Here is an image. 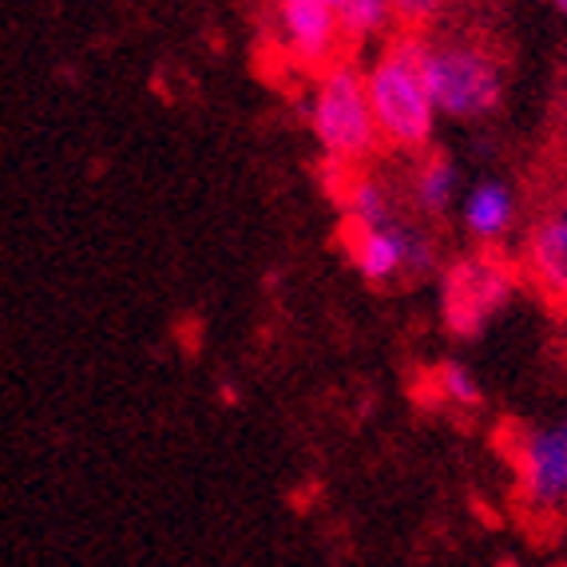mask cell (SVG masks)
<instances>
[{"instance_id": "obj_1", "label": "cell", "mask_w": 567, "mask_h": 567, "mask_svg": "<svg viewBox=\"0 0 567 567\" xmlns=\"http://www.w3.org/2000/svg\"><path fill=\"white\" fill-rule=\"evenodd\" d=\"M504 40L492 29H445L425 40L429 92L441 112L456 120H481L504 100Z\"/></svg>"}, {"instance_id": "obj_2", "label": "cell", "mask_w": 567, "mask_h": 567, "mask_svg": "<svg viewBox=\"0 0 567 567\" xmlns=\"http://www.w3.org/2000/svg\"><path fill=\"white\" fill-rule=\"evenodd\" d=\"M365 95L385 147L425 152L433 135V92L425 72V37H398L365 76Z\"/></svg>"}, {"instance_id": "obj_3", "label": "cell", "mask_w": 567, "mask_h": 567, "mask_svg": "<svg viewBox=\"0 0 567 567\" xmlns=\"http://www.w3.org/2000/svg\"><path fill=\"white\" fill-rule=\"evenodd\" d=\"M310 123L318 143H322V152L333 163L361 167V163L373 159L385 147L378 132V120H373V107H369L365 76H358L350 64L318 76Z\"/></svg>"}, {"instance_id": "obj_4", "label": "cell", "mask_w": 567, "mask_h": 567, "mask_svg": "<svg viewBox=\"0 0 567 567\" xmlns=\"http://www.w3.org/2000/svg\"><path fill=\"white\" fill-rule=\"evenodd\" d=\"M524 286L520 262L504 255L501 243H481L473 258H461L441 278V313L456 338H473L492 313L508 302V293Z\"/></svg>"}, {"instance_id": "obj_5", "label": "cell", "mask_w": 567, "mask_h": 567, "mask_svg": "<svg viewBox=\"0 0 567 567\" xmlns=\"http://www.w3.org/2000/svg\"><path fill=\"white\" fill-rule=\"evenodd\" d=\"M492 441H496V453L516 473L520 508L544 516L567 501V425L528 429L516 416H504Z\"/></svg>"}, {"instance_id": "obj_6", "label": "cell", "mask_w": 567, "mask_h": 567, "mask_svg": "<svg viewBox=\"0 0 567 567\" xmlns=\"http://www.w3.org/2000/svg\"><path fill=\"white\" fill-rule=\"evenodd\" d=\"M270 24L290 60L306 64L313 76L341 68V56H350L353 48L326 0H270Z\"/></svg>"}, {"instance_id": "obj_7", "label": "cell", "mask_w": 567, "mask_h": 567, "mask_svg": "<svg viewBox=\"0 0 567 567\" xmlns=\"http://www.w3.org/2000/svg\"><path fill=\"white\" fill-rule=\"evenodd\" d=\"M409 195H413V207L421 215L429 218L445 215L449 195H453V163H449L445 152H433V147L421 152V163L413 167V183H409Z\"/></svg>"}, {"instance_id": "obj_8", "label": "cell", "mask_w": 567, "mask_h": 567, "mask_svg": "<svg viewBox=\"0 0 567 567\" xmlns=\"http://www.w3.org/2000/svg\"><path fill=\"white\" fill-rule=\"evenodd\" d=\"M508 223H512L508 190L496 187V183H484L473 199H468V227H473V235L481 243H496L508 230Z\"/></svg>"}, {"instance_id": "obj_9", "label": "cell", "mask_w": 567, "mask_h": 567, "mask_svg": "<svg viewBox=\"0 0 567 567\" xmlns=\"http://www.w3.org/2000/svg\"><path fill=\"white\" fill-rule=\"evenodd\" d=\"M429 398L436 405H456V409H481V389L468 378V369H461L456 361H441L425 373Z\"/></svg>"}, {"instance_id": "obj_10", "label": "cell", "mask_w": 567, "mask_h": 567, "mask_svg": "<svg viewBox=\"0 0 567 567\" xmlns=\"http://www.w3.org/2000/svg\"><path fill=\"white\" fill-rule=\"evenodd\" d=\"M326 4H330V12L338 17L341 32L350 37V44H361V40L381 32L389 20H393L385 0H326Z\"/></svg>"}, {"instance_id": "obj_11", "label": "cell", "mask_w": 567, "mask_h": 567, "mask_svg": "<svg viewBox=\"0 0 567 567\" xmlns=\"http://www.w3.org/2000/svg\"><path fill=\"white\" fill-rule=\"evenodd\" d=\"M385 4L389 17L398 20L401 37H425L445 9V0H385Z\"/></svg>"}, {"instance_id": "obj_12", "label": "cell", "mask_w": 567, "mask_h": 567, "mask_svg": "<svg viewBox=\"0 0 567 567\" xmlns=\"http://www.w3.org/2000/svg\"><path fill=\"white\" fill-rule=\"evenodd\" d=\"M551 4H556V9H564V12H567V0H551Z\"/></svg>"}, {"instance_id": "obj_13", "label": "cell", "mask_w": 567, "mask_h": 567, "mask_svg": "<svg viewBox=\"0 0 567 567\" xmlns=\"http://www.w3.org/2000/svg\"><path fill=\"white\" fill-rule=\"evenodd\" d=\"M559 346H564V358H567V333H564V338H559Z\"/></svg>"}]
</instances>
